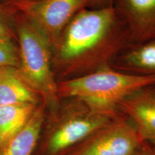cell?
<instances>
[{
  "instance_id": "6da1fadb",
  "label": "cell",
  "mask_w": 155,
  "mask_h": 155,
  "mask_svg": "<svg viewBox=\"0 0 155 155\" xmlns=\"http://www.w3.org/2000/svg\"><path fill=\"white\" fill-rule=\"evenodd\" d=\"M114 5L81 11L62 32L53 49L57 81L88 74L109 66L129 35Z\"/></svg>"
},
{
  "instance_id": "7a4b0ae2",
  "label": "cell",
  "mask_w": 155,
  "mask_h": 155,
  "mask_svg": "<svg viewBox=\"0 0 155 155\" xmlns=\"http://www.w3.org/2000/svg\"><path fill=\"white\" fill-rule=\"evenodd\" d=\"M119 114L101 111L77 98H62L55 111L47 113L34 155H63Z\"/></svg>"
},
{
  "instance_id": "3957f363",
  "label": "cell",
  "mask_w": 155,
  "mask_h": 155,
  "mask_svg": "<svg viewBox=\"0 0 155 155\" xmlns=\"http://www.w3.org/2000/svg\"><path fill=\"white\" fill-rule=\"evenodd\" d=\"M155 85V76L134 74L104 68L88 74L58 81L60 99L77 98L101 111L119 113L124 99L141 89Z\"/></svg>"
},
{
  "instance_id": "277c9868",
  "label": "cell",
  "mask_w": 155,
  "mask_h": 155,
  "mask_svg": "<svg viewBox=\"0 0 155 155\" xmlns=\"http://www.w3.org/2000/svg\"><path fill=\"white\" fill-rule=\"evenodd\" d=\"M12 14L19 48V72L41 98L47 113H51L61 101L53 70V48L46 37L30 21L17 13Z\"/></svg>"
},
{
  "instance_id": "5b68a950",
  "label": "cell",
  "mask_w": 155,
  "mask_h": 155,
  "mask_svg": "<svg viewBox=\"0 0 155 155\" xmlns=\"http://www.w3.org/2000/svg\"><path fill=\"white\" fill-rule=\"evenodd\" d=\"M144 141L132 122L119 113L63 155H134Z\"/></svg>"
},
{
  "instance_id": "8992f818",
  "label": "cell",
  "mask_w": 155,
  "mask_h": 155,
  "mask_svg": "<svg viewBox=\"0 0 155 155\" xmlns=\"http://www.w3.org/2000/svg\"><path fill=\"white\" fill-rule=\"evenodd\" d=\"M94 7L93 0H39L7 9L34 25L55 47L62 32L81 11Z\"/></svg>"
},
{
  "instance_id": "52a82bcc",
  "label": "cell",
  "mask_w": 155,
  "mask_h": 155,
  "mask_svg": "<svg viewBox=\"0 0 155 155\" xmlns=\"http://www.w3.org/2000/svg\"><path fill=\"white\" fill-rule=\"evenodd\" d=\"M129 38L136 42L155 40V0H114Z\"/></svg>"
},
{
  "instance_id": "ba28073f",
  "label": "cell",
  "mask_w": 155,
  "mask_h": 155,
  "mask_svg": "<svg viewBox=\"0 0 155 155\" xmlns=\"http://www.w3.org/2000/svg\"><path fill=\"white\" fill-rule=\"evenodd\" d=\"M150 88L128 96L118 109L132 122L143 140L155 144V95Z\"/></svg>"
},
{
  "instance_id": "9c48e42d",
  "label": "cell",
  "mask_w": 155,
  "mask_h": 155,
  "mask_svg": "<svg viewBox=\"0 0 155 155\" xmlns=\"http://www.w3.org/2000/svg\"><path fill=\"white\" fill-rule=\"evenodd\" d=\"M46 115L47 110L42 101L22 129L0 147V155H34Z\"/></svg>"
},
{
  "instance_id": "30bf717a",
  "label": "cell",
  "mask_w": 155,
  "mask_h": 155,
  "mask_svg": "<svg viewBox=\"0 0 155 155\" xmlns=\"http://www.w3.org/2000/svg\"><path fill=\"white\" fill-rule=\"evenodd\" d=\"M40 102L41 98L29 86L17 68H0V106Z\"/></svg>"
},
{
  "instance_id": "8fae6325",
  "label": "cell",
  "mask_w": 155,
  "mask_h": 155,
  "mask_svg": "<svg viewBox=\"0 0 155 155\" xmlns=\"http://www.w3.org/2000/svg\"><path fill=\"white\" fill-rule=\"evenodd\" d=\"M40 104L0 106V147L22 129Z\"/></svg>"
},
{
  "instance_id": "7c38bea8",
  "label": "cell",
  "mask_w": 155,
  "mask_h": 155,
  "mask_svg": "<svg viewBox=\"0 0 155 155\" xmlns=\"http://www.w3.org/2000/svg\"><path fill=\"white\" fill-rule=\"evenodd\" d=\"M121 68L131 73L155 76V40L140 42L121 58Z\"/></svg>"
},
{
  "instance_id": "4fadbf2b",
  "label": "cell",
  "mask_w": 155,
  "mask_h": 155,
  "mask_svg": "<svg viewBox=\"0 0 155 155\" xmlns=\"http://www.w3.org/2000/svg\"><path fill=\"white\" fill-rule=\"evenodd\" d=\"M19 55L17 42L12 39L0 37V68H19Z\"/></svg>"
},
{
  "instance_id": "5bb4252c",
  "label": "cell",
  "mask_w": 155,
  "mask_h": 155,
  "mask_svg": "<svg viewBox=\"0 0 155 155\" xmlns=\"http://www.w3.org/2000/svg\"><path fill=\"white\" fill-rule=\"evenodd\" d=\"M0 37L7 38L17 42L13 14L0 6Z\"/></svg>"
},
{
  "instance_id": "9a60e30c",
  "label": "cell",
  "mask_w": 155,
  "mask_h": 155,
  "mask_svg": "<svg viewBox=\"0 0 155 155\" xmlns=\"http://www.w3.org/2000/svg\"><path fill=\"white\" fill-rule=\"evenodd\" d=\"M134 155H155V145L144 141Z\"/></svg>"
},
{
  "instance_id": "2e32d148",
  "label": "cell",
  "mask_w": 155,
  "mask_h": 155,
  "mask_svg": "<svg viewBox=\"0 0 155 155\" xmlns=\"http://www.w3.org/2000/svg\"><path fill=\"white\" fill-rule=\"evenodd\" d=\"M39 0H0V6L6 9L11 8L14 6L22 5V4L33 2Z\"/></svg>"
},
{
  "instance_id": "e0dca14e",
  "label": "cell",
  "mask_w": 155,
  "mask_h": 155,
  "mask_svg": "<svg viewBox=\"0 0 155 155\" xmlns=\"http://www.w3.org/2000/svg\"><path fill=\"white\" fill-rule=\"evenodd\" d=\"M94 7H103L114 5V0H93Z\"/></svg>"
},
{
  "instance_id": "ac0fdd59",
  "label": "cell",
  "mask_w": 155,
  "mask_h": 155,
  "mask_svg": "<svg viewBox=\"0 0 155 155\" xmlns=\"http://www.w3.org/2000/svg\"><path fill=\"white\" fill-rule=\"evenodd\" d=\"M150 90L152 91V92L153 93V94L155 95V85H154V86H152V87H150Z\"/></svg>"
},
{
  "instance_id": "d6986e66",
  "label": "cell",
  "mask_w": 155,
  "mask_h": 155,
  "mask_svg": "<svg viewBox=\"0 0 155 155\" xmlns=\"http://www.w3.org/2000/svg\"><path fill=\"white\" fill-rule=\"evenodd\" d=\"M152 144H153V143H152ZM154 144V145H155V144Z\"/></svg>"
}]
</instances>
